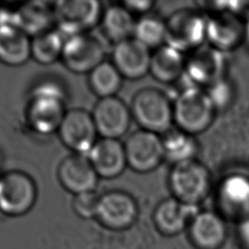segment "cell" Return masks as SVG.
Masks as SVG:
<instances>
[{
    "label": "cell",
    "instance_id": "277c9868",
    "mask_svg": "<svg viewBox=\"0 0 249 249\" xmlns=\"http://www.w3.org/2000/svg\"><path fill=\"white\" fill-rule=\"evenodd\" d=\"M168 186L174 198L196 205L210 192L211 174L196 159L175 163L168 175Z\"/></svg>",
    "mask_w": 249,
    "mask_h": 249
},
{
    "label": "cell",
    "instance_id": "6da1fadb",
    "mask_svg": "<svg viewBox=\"0 0 249 249\" xmlns=\"http://www.w3.org/2000/svg\"><path fill=\"white\" fill-rule=\"evenodd\" d=\"M66 93L63 87L52 80L36 85L30 93L26 119L31 128L40 134L58 130L66 114Z\"/></svg>",
    "mask_w": 249,
    "mask_h": 249
},
{
    "label": "cell",
    "instance_id": "cb8c5ba5",
    "mask_svg": "<svg viewBox=\"0 0 249 249\" xmlns=\"http://www.w3.org/2000/svg\"><path fill=\"white\" fill-rule=\"evenodd\" d=\"M161 138L164 158L172 164L196 159L198 146L194 135L179 129H170Z\"/></svg>",
    "mask_w": 249,
    "mask_h": 249
},
{
    "label": "cell",
    "instance_id": "8992f818",
    "mask_svg": "<svg viewBox=\"0 0 249 249\" xmlns=\"http://www.w3.org/2000/svg\"><path fill=\"white\" fill-rule=\"evenodd\" d=\"M206 18L196 10L175 11L165 19V44L182 53L201 47L206 41Z\"/></svg>",
    "mask_w": 249,
    "mask_h": 249
},
{
    "label": "cell",
    "instance_id": "ac0fdd59",
    "mask_svg": "<svg viewBox=\"0 0 249 249\" xmlns=\"http://www.w3.org/2000/svg\"><path fill=\"white\" fill-rule=\"evenodd\" d=\"M31 57V37L16 25L0 26V62L12 67L25 64Z\"/></svg>",
    "mask_w": 249,
    "mask_h": 249
},
{
    "label": "cell",
    "instance_id": "9a60e30c",
    "mask_svg": "<svg viewBox=\"0 0 249 249\" xmlns=\"http://www.w3.org/2000/svg\"><path fill=\"white\" fill-rule=\"evenodd\" d=\"M61 186L74 196L95 191L98 175L88 156L72 154L61 160L57 168Z\"/></svg>",
    "mask_w": 249,
    "mask_h": 249
},
{
    "label": "cell",
    "instance_id": "83f0119b",
    "mask_svg": "<svg viewBox=\"0 0 249 249\" xmlns=\"http://www.w3.org/2000/svg\"><path fill=\"white\" fill-rule=\"evenodd\" d=\"M193 234L197 240L219 241L224 235V224L213 212H201L194 217Z\"/></svg>",
    "mask_w": 249,
    "mask_h": 249
},
{
    "label": "cell",
    "instance_id": "30bf717a",
    "mask_svg": "<svg viewBox=\"0 0 249 249\" xmlns=\"http://www.w3.org/2000/svg\"><path fill=\"white\" fill-rule=\"evenodd\" d=\"M57 133L64 146L73 154L85 156L94 146L98 135L91 114L79 108L66 112Z\"/></svg>",
    "mask_w": 249,
    "mask_h": 249
},
{
    "label": "cell",
    "instance_id": "d6a6232c",
    "mask_svg": "<svg viewBox=\"0 0 249 249\" xmlns=\"http://www.w3.org/2000/svg\"><path fill=\"white\" fill-rule=\"evenodd\" d=\"M246 38H249V22L246 23Z\"/></svg>",
    "mask_w": 249,
    "mask_h": 249
},
{
    "label": "cell",
    "instance_id": "5b68a950",
    "mask_svg": "<svg viewBox=\"0 0 249 249\" xmlns=\"http://www.w3.org/2000/svg\"><path fill=\"white\" fill-rule=\"evenodd\" d=\"M104 9L97 0H61L53 3L54 24L64 38L88 33L100 23Z\"/></svg>",
    "mask_w": 249,
    "mask_h": 249
},
{
    "label": "cell",
    "instance_id": "f1b7e54d",
    "mask_svg": "<svg viewBox=\"0 0 249 249\" xmlns=\"http://www.w3.org/2000/svg\"><path fill=\"white\" fill-rule=\"evenodd\" d=\"M203 89L207 93L216 110L226 109L233 100V86L227 77L222 78Z\"/></svg>",
    "mask_w": 249,
    "mask_h": 249
},
{
    "label": "cell",
    "instance_id": "1f68e13d",
    "mask_svg": "<svg viewBox=\"0 0 249 249\" xmlns=\"http://www.w3.org/2000/svg\"><path fill=\"white\" fill-rule=\"evenodd\" d=\"M241 231H242V234L245 236V238L249 240V217H247L242 223Z\"/></svg>",
    "mask_w": 249,
    "mask_h": 249
},
{
    "label": "cell",
    "instance_id": "7a4b0ae2",
    "mask_svg": "<svg viewBox=\"0 0 249 249\" xmlns=\"http://www.w3.org/2000/svg\"><path fill=\"white\" fill-rule=\"evenodd\" d=\"M172 107L174 124L194 136L208 129L217 111L203 89L189 86L172 101Z\"/></svg>",
    "mask_w": 249,
    "mask_h": 249
},
{
    "label": "cell",
    "instance_id": "2e32d148",
    "mask_svg": "<svg viewBox=\"0 0 249 249\" xmlns=\"http://www.w3.org/2000/svg\"><path fill=\"white\" fill-rule=\"evenodd\" d=\"M137 215L134 198L123 191H110L100 196L95 218L111 229L129 226Z\"/></svg>",
    "mask_w": 249,
    "mask_h": 249
},
{
    "label": "cell",
    "instance_id": "603a6c76",
    "mask_svg": "<svg viewBox=\"0 0 249 249\" xmlns=\"http://www.w3.org/2000/svg\"><path fill=\"white\" fill-rule=\"evenodd\" d=\"M196 215V205H191L171 197L159 204L155 220L160 229L166 231H176L185 226L189 218Z\"/></svg>",
    "mask_w": 249,
    "mask_h": 249
},
{
    "label": "cell",
    "instance_id": "8fae6325",
    "mask_svg": "<svg viewBox=\"0 0 249 249\" xmlns=\"http://www.w3.org/2000/svg\"><path fill=\"white\" fill-rule=\"evenodd\" d=\"M104 56L103 45L89 33L65 38L61 59L65 67L71 72L89 73L104 61Z\"/></svg>",
    "mask_w": 249,
    "mask_h": 249
},
{
    "label": "cell",
    "instance_id": "52a82bcc",
    "mask_svg": "<svg viewBox=\"0 0 249 249\" xmlns=\"http://www.w3.org/2000/svg\"><path fill=\"white\" fill-rule=\"evenodd\" d=\"M37 199V186L30 175L10 170L0 176V211L9 216L29 212Z\"/></svg>",
    "mask_w": 249,
    "mask_h": 249
},
{
    "label": "cell",
    "instance_id": "ffe728a7",
    "mask_svg": "<svg viewBox=\"0 0 249 249\" xmlns=\"http://www.w3.org/2000/svg\"><path fill=\"white\" fill-rule=\"evenodd\" d=\"M186 65L184 53L164 44L152 53L151 76L162 84H171L183 77Z\"/></svg>",
    "mask_w": 249,
    "mask_h": 249
},
{
    "label": "cell",
    "instance_id": "d4e9b609",
    "mask_svg": "<svg viewBox=\"0 0 249 249\" xmlns=\"http://www.w3.org/2000/svg\"><path fill=\"white\" fill-rule=\"evenodd\" d=\"M65 38L55 28L31 38V57L38 63L49 65L61 58Z\"/></svg>",
    "mask_w": 249,
    "mask_h": 249
},
{
    "label": "cell",
    "instance_id": "4316f807",
    "mask_svg": "<svg viewBox=\"0 0 249 249\" xmlns=\"http://www.w3.org/2000/svg\"><path fill=\"white\" fill-rule=\"evenodd\" d=\"M132 37L149 49H158L165 44V20L151 14L144 15L136 20Z\"/></svg>",
    "mask_w": 249,
    "mask_h": 249
},
{
    "label": "cell",
    "instance_id": "9c48e42d",
    "mask_svg": "<svg viewBox=\"0 0 249 249\" xmlns=\"http://www.w3.org/2000/svg\"><path fill=\"white\" fill-rule=\"evenodd\" d=\"M124 147L127 166L137 173L152 172L165 160L162 138L151 131L138 129L130 133Z\"/></svg>",
    "mask_w": 249,
    "mask_h": 249
},
{
    "label": "cell",
    "instance_id": "7c38bea8",
    "mask_svg": "<svg viewBox=\"0 0 249 249\" xmlns=\"http://www.w3.org/2000/svg\"><path fill=\"white\" fill-rule=\"evenodd\" d=\"M246 38V23L239 15L212 12L206 18L207 45L227 53L238 48Z\"/></svg>",
    "mask_w": 249,
    "mask_h": 249
},
{
    "label": "cell",
    "instance_id": "44dd1931",
    "mask_svg": "<svg viewBox=\"0 0 249 249\" xmlns=\"http://www.w3.org/2000/svg\"><path fill=\"white\" fill-rule=\"evenodd\" d=\"M135 22L133 15L123 5H112L104 9L100 20L105 36L114 44L132 38Z\"/></svg>",
    "mask_w": 249,
    "mask_h": 249
},
{
    "label": "cell",
    "instance_id": "f546056e",
    "mask_svg": "<svg viewBox=\"0 0 249 249\" xmlns=\"http://www.w3.org/2000/svg\"><path fill=\"white\" fill-rule=\"evenodd\" d=\"M100 196L95 191L74 196L72 206L75 213L83 219H91L96 216Z\"/></svg>",
    "mask_w": 249,
    "mask_h": 249
},
{
    "label": "cell",
    "instance_id": "4fadbf2b",
    "mask_svg": "<svg viewBox=\"0 0 249 249\" xmlns=\"http://www.w3.org/2000/svg\"><path fill=\"white\" fill-rule=\"evenodd\" d=\"M91 116L98 135L110 139L125 135L132 120L129 106L118 96L99 98Z\"/></svg>",
    "mask_w": 249,
    "mask_h": 249
},
{
    "label": "cell",
    "instance_id": "5bb4252c",
    "mask_svg": "<svg viewBox=\"0 0 249 249\" xmlns=\"http://www.w3.org/2000/svg\"><path fill=\"white\" fill-rule=\"evenodd\" d=\"M150 49L133 37L116 43L112 51V63L123 78L139 80L150 71Z\"/></svg>",
    "mask_w": 249,
    "mask_h": 249
},
{
    "label": "cell",
    "instance_id": "4dcf8cb0",
    "mask_svg": "<svg viewBox=\"0 0 249 249\" xmlns=\"http://www.w3.org/2000/svg\"><path fill=\"white\" fill-rule=\"evenodd\" d=\"M155 2L148 1V0H138V1H124L123 6H124L132 15L133 14H140L141 16L149 14L152 10Z\"/></svg>",
    "mask_w": 249,
    "mask_h": 249
},
{
    "label": "cell",
    "instance_id": "e0dca14e",
    "mask_svg": "<svg viewBox=\"0 0 249 249\" xmlns=\"http://www.w3.org/2000/svg\"><path fill=\"white\" fill-rule=\"evenodd\" d=\"M87 156L99 178L114 179L127 166L124 143L119 139L97 140Z\"/></svg>",
    "mask_w": 249,
    "mask_h": 249
},
{
    "label": "cell",
    "instance_id": "d6986e66",
    "mask_svg": "<svg viewBox=\"0 0 249 249\" xmlns=\"http://www.w3.org/2000/svg\"><path fill=\"white\" fill-rule=\"evenodd\" d=\"M53 5L47 2H28L15 10V24L29 37L53 29Z\"/></svg>",
    "mask_w": 249,
    "mask_h": 249
},
{
    "label": "cell",
    "instance_id": "7402d4cb",
    "mask_svg": "<svg viewBox=\"0 0 249 249\" xmlns=\"http://www.w3.org/2000/svg\"><path fill=\"white\" fill-rule=\"evenodd\" d=\"M222 204L232 211L249 210V177L233 173L225 177L218 191Z\"/></svg>",
    "mask_w": 249,
    "mask_h": 249
},
{
    "label": "cell",
    "instance_id": "484cf974",
    "mask_svg": "<svg viewBox=\"0 0 249 249\" xmlns=\"http://www.w3.org/2000/svg\"><path fill=\"white\" fill-rule=\"evenodd\" d=\"M123 77L112 62L103 61L89 73V85L99 98L116 96L123 84Z\"/></svg>",
    "mask_w": 249,
    "mask_h": 249
},
{
    "label": "cell",
    "instance_id": "ba28073f",
    "mask_svg": "<svg viewBox=\"0 0 249 249\" xmlns=\"http://www.w3.org/2000/svg\"><path fill=\"white\" fill-rule=\"evenodd\" d=\"M226 53L209 45H202L186 57L182 78L186 79L189 87L205 89L226 77Z\"/></svg>",
    "mask_w": 249,
    "mask_h": 249
},
{
    "label": "cell",
    "instance_id": "3957f363",
    "mask_svg": "<svg viewBox=\"0 0 249 249\" xmlns=\"http://www.w3.org/2000/svg\"><path fill=\"white\" fill-rule=\"evenodd\" d=\"M132 119L140 129L157 134L166 133L173 123V107L168 96L155 88L139 89L132 97L129 106Z\"/></svg>",
    "mask_w": 249,
    "mask_h": 249
}]
</instances>
